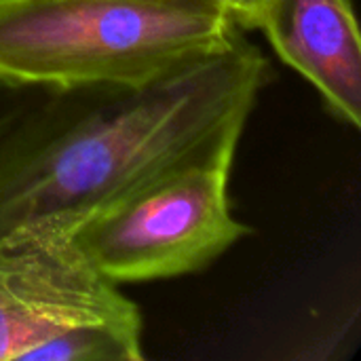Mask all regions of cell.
I'll return each mask as SVG.
<instances>
[{
	"label": "cell",
	"mask_w": 361,
	"mask_h": 361,
	"mask_svg": "<svg viewBox=\"0 0 361 361\" xmlns=\"http://www.w3.org/2000/svg\"><path fill=\"white\" fill-rule=\"evenodd\" d=\"M87 324H142L135 302L99 275L61 224L0 235V361H30L61 332Z\"/></svg>",
	"instance_id": "277c9868"
},
{
	"label": "cell",
	"mask_w": 361,
	"mask_h": 361,
	"mask_svg": "<svg viewBox=\"0 0 361 361\" xmlns=\"http://www.w3.org/2000/svg\"><path fill=\"white\" fill-rule=\"evenodd\" d=\"M239 34L218 0H0V82L140 87Z\"/></svg>",
	"instance_id": "7a4b0ae2"
},
{
	"label": "cell",
	"mask_w": 361,
	"mask_h": 361,
	"mask_svg": "<svg viewBox=\"0 0 361 361\" xmlns=\"http://www.w3.org/2000/svg\"><path fill=\"white\" fill-rule=\"evenodd\" d=\"M231 137L85 218L72 237L112 283L197 273L247 235L228 201L237 144Z\"/></svg>",
	"instance_id": "3957f363"
},
{
	"label": "cell",
	"mask_w": 361,
	"mask_h": 361,
	"mask_svg": "<svg viewBox=\"0 0 361 361\" xmlns=\"http://www.w3.org/2000/svg\"><path fill=\"white\" fill-rule=\"evenodd\" d=\"M222 4L231 11L239 27H256L264 0H222Z\"/></svg>",
	"instance_id": "ba28073f"
},
{
	"label": "cell",
	"mask_w": 361,
	"mask_h": 361,
	"mask_svg": "<svg viewBox=\"0 0 361 361\" xmlns=\"http://www.w3.org/2000/svg\"><path fill=\"white\" fill-rule=\"evenodd\" d=\"M269 61L241 34L140 87L44 93L0 148V235L76 228L152 178L241 137Z\"/></svg>",
	"instance_id": "6da1fadb"
},
{
	"label": "cell",
	"mask_w": 361,
	"mask_h": 361,
	"mask_svg": "<svg viewBox=\"0 0 361 361\" xmlns=\"http://www.w3.org/2000/svg\"><path fill=\"white\" fill-rule=\"evenodd\" d=\"M32 91L34 89L30 87H11L0 82V148L40 102V95L34 97Z\"/></svg>",
	"instance_id": "52a82bcc"
},
{
	"label": "cell",
	"mask_w": 361,
	"mask_h": 361,
	"mask_svg": "<svg viewBox=\"0 0 361 361\" xmlns=\"http://www.w3.org/2000/svg\"><path fill=\"white\" fill-rule=\"evenodd\" d=\"M142 324H87L40 345L30 361H140Z\"/></svg>",
	"instance_id": "8992f818"
},
{
	"label": "cell",
	"mask_w": 361,
	"mask_h": 361,
	"mask_svg": "<svg viewBox=\"0 0 361 361\" xmlns=\"http://www.w3.org/2000/svg\"><path fill=\"white\" fill-rule=\"evenodd\" d=\"M256 27L338 118L360 127L361 38L353 0H264Z\"/></svg>",
	"instance_id": "5b68a950"
},
{
	"label": "cell",
	"mask_w": 361,
	"mask_h": 361,
	"mask_svg": "<svg viewBox=\"0 0 361 361\" xmlns=\"http://www.w3.org/2000/svg\"><path fill=\"white\" fill-rule=\"evenodd\" d=\"M218 2H222V0H218Z\"/></svg>",
	"instance_id": "9c48e42d"
}]
</instances>
